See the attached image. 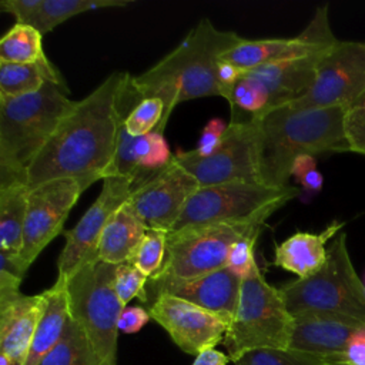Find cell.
<instances>
[{"label": "cell", "mask_w": 365, "mask_h": 365, "mask_svg": "<svg viewBox=\"0 0 365 365\" xmlns=\"http://www.w3.org/2000/svg\"><path fill=\"white\" fill-rule=\"evenodd\" d=\"M141 100L133 76H107L63 118L56 133L27 170V185L34 188L58 178H74L83 192L110 177L123 121Z\"/></svg>", "instance_id": "6da1fadb"}, {"label": "cell", "mask_w": 365, "mask_h": 365, "mask_svg": "<svg viewBox=\"0 0 365 365\" xmlns=\"http://www.w3.org/2000/svg\"><path fill=\"white\" fill-rule=\"evenodd\" d=\"M242 41L235 31L218 30L211 20H200L182 41L133 84L141 98L158 97L165 104V114L155 131L164 133L174 108L184 101L221 96L217 66L224 53Z\"/></svg>", "instance_id": "7a4b0ae2"}, {"label": "cell", "mask_w": 365, "mask_h": 365, "mask_svg": "<svg viewBox=\"0 0 365 365\" xmlns=\"http://www.w3.org/2000/svg\"><path fill=\"white\" fill-rule=\"evenodd\" d=\"M346 110V107L295 110L284 104L254 118L261 182L271 187L289 185L291 168L298 155L346 150L344 134Z\"/></svg>", "instance_id": "3957f363"}, {"label": "cell", "mask_w": 365, "mask_h": 365, "mask_svg": "<svg viewBox=\"0 0 365 365\" xmlns=\"http://www.w3.org/2000/svg\"><path fill=\"white\" fill-rule=\"evenodd\" d=\"M67 86L46 83L38 91L0 98V187L26 182L27 170L76 106Z\"/></svg>", "instance_id": "277c9868"}, {"label": "cell", "mask_w": 365, "mask_h": 365, "mask_svg": "<svg viewBox=\"0 0 365 365\" xmlns=\"http://www.w3.org/2000/svg\"><path fill=\"white\" fill-rule=\"evenodd\" d=\"M292 317L319 315L365 328V285L358 277L341 232L328 247L325 265L314 275L279 287Z\"/></svg>", "instance_id": "5b68a950"}, {"label": "cell", "mask_w": 365, "mask_h": 365, "mask_svg": "<svg viewBox=\"0 0 365 365\" xmlns=\"http://www.w3.org/2000/svg\"><path fill=\"white\" fill-rule=\"evenodd\" d=\"M294 317L279 288L267 282L258 268L241 281L238 304L224 336L232 362L257 349H288Z\"/></svg>", "instance_id": "8992f818"}, {"label": "cell", "mask_w": 365, "mask_h": 365, "mask_svg": "<svg viewBox=\"0 0 365 365\" xmlns=\"http://www.w3.org/2000/svg\"><path fill=\"white\" fill-rule=\"evenodd\" d=\"M115 267L96 259L64 278L70 317L86 332L101 365L117 361L118 318L124 307L114 289Z\"/></svg>", "instance_id": "52a82bcc"}, {"label": "cell", "mask_w": 365, "mask_h": 365, "mask_svg": "<svg viewBox=\"0 0 365 365\" xmlns=\"http://www.w3.org/2000/svg\"><path fill=\"white\" fill-rule=\"evenodd\" d=\"M295 185L271 187L262 182H228L200 187L188 200L170 234L220 222L262 221L298 197Z\"/></svg>", "instance_id": "ba28073f"}, {"label": "cell", "mask_w": 365, "mask_h": 365, "mask_svg": "<svg viewBox=\"0 0 365 365\" xmlns=\"http://www.w3.org/2000/svg\"><path fill=\"white\" fill-rule=\"evenodd\" d=\"M264 224L262 221L220 222L168 234L165 261L155 278L188 279L222 269L227 267L234 242L262 230Z\"/></svg>", "instance_id": "9c48e42d"}, {"label": "cell", "mask_w": 365, "mask_h": 365, "mask_svg": "<svg viewBox=\"0 0 365 365\" xmlns=\"http://www.w3.org/2000/svg\"><path fill=\"white\" fill-rule=\"evenodd\" d=\"M365 94V41H339L318 63L311 88L287 104L295 110L354 107Z\"/></svg>", "instance_id": "30bf717a"}, {"label": "cell", "mask_w": 365, "mask_h": 365, "mask_svg": "<svg viewBox=\"0 0 365 365\" xmlns=\"http://www.w3.org/2000/svg\"><path fill=\"white\" fill-rule=\"evenodd\" d=\"M174 160L198 181L200 187L228 182H261L257 153L255 120L228 123L221 145L208 157L198 158L178 150Z\"/></svg>", "instance_id": "8fae6325"}, {"label": "cell", "mask_w": 365, "mask_h": 365, "mask_svg": "<svg viewBox=\"0 0 365 365\" xmlns=\"http://www.w3.org/2000/svg\"><path fill=\"white\" fill-rule=\"evenodd\" d=\"M81 194L83 190L74 178L51 180L30 190L20 252V259L27 269L63 232L64 222Z\"/></svg>", "instance_id": "7c38bea8"}, {"label": "cell", "mask_w": 365, "mask_h": 365, "mask_svg": "<svg viewBox=\"0 0 365 365\" xmlns=\"http://www.w3.org/2000/svg\"><path fill=\"white\" fill-rule=\"evenodd\" d=\"M137 182L133 177H107L96 201L80 221L64 231L66 244L57 259V277H68L78 267L96 261L97 245L111 215L130 198Z\"/></svg>", "instance_id": "4fadbf2b"}, {"label": "cell", "mask_w": 365, "mask_h": 365, "mask_svg": "<svg viewBox=\"0 0 365 365\" xmlns=\"http://www.w3.org/2000/svg\"><path fill=\"white\" fill-rule=\"evenodd\" d=\"M198 188L194 175L173 158L164 170L134 188L127 204L148 228L170 234Z\"/></svg>", "instance_id": "5bb4252c"}, {"label": "cell", "mask_w": 365, "mask_h": 365, "mask_svg": "<svg viewBox=\"0 0 365 365\" xmlns=\"http://www.w3.org/2000/svg\"><path fill=\"white\" fill-rule=\"evenodd\" d=\"M336 43L338 40L332 34L328 21V7L324 6L315 11L309 24L298 36L289 38H242L241 43L224 53L221 58L244 71H250L269 63L324 53Z\"/></svg>", "instance_id": "9a60e30c"}, {"label": "cell", "mask_w": 365, "mask_h": 365, "mask_svg": "<svg viewBox=\"0 0 365 365\" xmlns=\"http://www.w3.org/2000/svg\"><path fill=\"white\" fill-rule=\"evenodd\" d=\"M150 315L174 344L190 355H198L224 341L228 322L221 317L177 297L158 294L150 305Z\"/></svg>", "instance_id": "2e32d148"}, {"label": "cell", "mask_w": 365, "mask_h": 365, "mask_svg": "<svg viewBox=\"0 0 365 365\" xmlns=\"http://www.w3.org/2000/svg\"><path fill=\"white\" fill-rule=\"evenodd\" d=\"M154 297L168 294L190 301L218 317L224 321H232L238 304L241 279L227 267L201 277L178 279V278H155L148 281Z\"/></svg>", "instance_id": "e0dca14e"}, {"label": "cell", "mask_w": 365, "mask_h": 365, "mask_svg": "<svg viewBox=\"0 0 365 365\" xmlns=\"http://www.w3.org/2000/svg\"><path fill=\"white\" fill-rule=\"evenodd\" d=\"M44 291L36 295L23 292L0 298V354L23 365L43 314Z\"/></svg>", "instance_id": "ac0fdd59"}, {"label": "cell", "mask_w": 365, "mask_h": 365, "mask_svg": "<svg viewBox=\"0 0 365 365\" xmlns=\"http://www.w3.org/2000/svg\"><path fill=\"white\" fill-rule=\"evenodd\" d=\"M356 328L319 315L294 317L291 351L319 358L328 364H346L345 348ZM348 365V364H346Z\"/></svg>", "instance_id": "d6986e66"}, {"label": "cell", "mask_w": 365, "mask_h": 365, "mask_svg": "<svg viewBox=\"0 0 365 365\" xmlns=\"http://www.w3.org/2000/svg\"><path fill=\"white\" fill-rule=\"evenodd\" d=\"M324 53L269 63L247 73L267 88L271 108H275L298 100L311 88Z\"/></svg>", "instance_id": "ffe728a7"}, {"label": "cell", "mask_w": 365, "mask_h": 365, "mask_svg": "<svg viewBox=\"0 0 365 365\" xmlns=\"http://www.w3.org/2000/svg\"><path fill=\"white\" fill-rule=\"evenodd\" d=\"M128 0H3L0 9L14 16L16 23L29 24L43 36L66 20L98 9L125 7Z\"/></svg>", "instance_id": "44dd1931"}, {"label": "cell", "mask_w": 365, "mask_h": 365, "mask_svg": "<svg viewBox=\"0 0 365 365\" xmlns=\"http://www.w3.org/2000/svg\"><path fill=\"white\" fill-rule=\"evenodd\" d=\"M344 222L332 221L321 232H295L275 245L274 265L295 274L299 279L317 274L327 262V242L341 228Z\"/></svg>", "instance_id": "7402d4cb"}, {"label": "cell", "mask_w": 365, "mask_h": 365, "mask_svg": "<svg viewBox=\"0 0 365 365\" xmlns=\"http://www.w3.org/2000/svg\"><path fill=\"white\" fill-rule=\"evenodd\" d=\"M147 225L127 204V201L111 215L97 245V259L120 265L128 262L138 244L145 235Z\"/></svg>", "instance_id": "603a6c76"}, {"label": "cell", "mask_w": 365, "mask_h": 365, "mask_svg": "<svg viewBox=\"0 0 365 365\" xmlns=\"http://www.w3.org/2000/svg\"><path fill=\"white\" fill-rule=\"evenodd\" d=\"M44 294V309L37 324L29 355L23 365H37V362L60 341L70 319L66 279L57 277L56 282L47 288Z\"/></svg>", "instance_id": "cb8c5ba5"}, {"label": "cell", "mask_w": 365, "mask_h": 365, "mask_svg": "<svg viewBox=\"0 0 365 365\" xmlns=\"http://www.w3.org/2000/svg\"><path fill=\"white\" fill-rule=\"evenodd\" d=\"M46 83L66 86L48 58L37 63L0 61V98H13L38 91Z\"/></svg>", "instance_id": "d4e9b609"}, {"label": "cell", "mask_w": 365, "mask_h": 365, "mask_svg": "<svg viewBox=\"0 0 365 365\" xmlns=\"http://www.w3.org/2000/svg\"><path fill=\"white\" fill-rule=\"evenodd\" d=\"M30 188L26 182L0 187V251L20 255Z\"/></svg>", "instance_id": "484cf974"}, {"label": "cell", "mask_w": 365, "mask_h": 365, "mask_svg": "<svg viewBox=\"0 0 365 365\" xmlns=\"http://www.w3.org/2000/svg\"><path fill=\"white\" fill-rule=\"evenodd\" d=\"M37 365H101L83 328L70 317L60 341Z\"/></svg>", "instance_id": "4316f807"}, {"label": "cell", "mask_w": 365, "mask_h": 365, "mask_svg": "<svg viewBox=\"0 0 365 365\" xmlns=\"http://www.w3.org/2000/svg\"><path fill=\"white\" fill-rule=\"evenodd\" d=\"M46 58L43 34L29 24L14 23L0 40V61L37 63Z\"/></svg>", "instance_id": "83f0119b"}, {"label": "cell", "mask_w": 365, "mask_h": 365, "mask_svg": "<svg viewBox=\"0 0 365 365\" xmlns=\"http://www.w3.org/2000/svg\"><path fill=\"white\" fill-rule=\"evenodd\" d=\"M228 104L231 107V120H234L238 113L250 114L251 120L259 118L271 108L267 88L247 71L235 84Z\"/></svg>", "instance_id": "f1b7e54d"}, {"label": "cell", "mask_w": 365, "mask_h": 365, "mask_svg": "<svg viewBox=\"0 0 365 365\" xmlns=\"http://www.w3.org/2000/svg\"><path fill=\"white\" fill-rule=\"evenodd\" d=\"M167 242L168 232L147 228L144 238L138 244L128 262L138 268L150 279H154L164 265L167 255Z\"/></svg>", "instance_id": "f546056e"}, {"label": "cell", "mask_w": 365, "mask_h": 365, "mask_svg": "<svg viewBox=\"0 0 365 365\" xmlns=\"http://www.w3.org/2000/svg\"><path fill=\"white\" fill-rule=\"evenodd\" d=\"M165 114V104L158 97L141 98L123 121L124 128L133 137L147 135L157 130Z\"/></svg>", "instance_id": "4dcf8cb0"}, {"label": "cell", "mask_w": 365, "mask_h": 365, "mask_svg": "<svg viewBox=\"0 0 365 365\" xmlns=\"http://www.w3.org/2000/svg\"><path fill=\"white\" fill-rule=\"evenodd\" d=\"M235 365H344L328 364L319 358L291 349H257L247 352Z\"/></svg>", "instance_id": "1f68e13d"}, {"label": "cell", "mask_w": 365, "mask_h": 365, "mask_svg": "<svg viewBox=\"0 0 365 365\" xmlns=\"http://www.w3.org/2000/svg\"><path fill=\"white\" fill-rule=\"evenodd\" d=\"M147 281H150V278L130 262H124L115 267L114 289L123 307H127L133 298L148 302V291L145 288Z\"/></svg>", "instance_id": "d6a6232c"}, {"label": "cell", "mask_w": 365, "mask_h": 365, "mask_svg": "<svg viewBox=\"0 0 365 365\" xmlns=\"http://www.w3.org/2000/svg\"><path fill=\"white\" fill-rule=\"evenodd\" d=\"M259 232L261 230L240 238L230 250L227 258V268L241 281L259 268L255 261V242L259 237Z\"/></svg>", "instance_id": "836d02e7"}, {"label": "cell", "mask_w": 365, "mask_h": 365, "mask_svg": "<svg viewBox=\"0 0 365 365\" xmlns=\"http://www.w3.org/2000/svg\"><path fill=\"white\" fill-rule=\"evenodd\" d=\"M344 134L346 151L365 155V107H349L344 118Z\"/></svg>", "instance_id": "e575fe53"}, {"label": "cell", "mask_w": 365, "mask_h": 365, "mask_svg": "<svg viewBox=\"0 0 365 365\" xmlns=\"http://www.w3.org/2000/svg\"><path fill=\"white\" fill-rule=\"evenodd\" d=\"M291 177H294L308 194L319 192L324 184V177L317 168L315 157L311 154H301L295 158L291 168Z\"/></svg>", "instance_id": "d590c367"}, {"label": "cell", "mask_w": 365, "mask_h": 365, "mask_svg": "<svg viewBox=\"0 0 365 365\" xmlns=\"http://www.w3.org/2000/svg\"><path fill=\"white\" fill-rule=\"evenodd\" d=\"M228 128V124L221 118H211L202 128L198 144L195 148L188 150L191 155L204 158L217 151V148L221 145L224 134Z\"/></svg>", "instance_id": "8d00e7d4"}, {"label": "cell", "mask_w": 365, "mask_h": 365, "mask_svg": "<svg viewBox=\"0 0 365 365\" xmlns=\"http://www.w3.org/2000/svg\"><path fill=\"white\" fill-rule=\"evenodd\" d=\"M244 74H245V71L241 70L240 67H237L235 64L220 58L218 66H217V80H218V86L221 88V97H224L228 101L235 84L241 80V77Z\"/></svg>", "instance_id": "74e56055"}, {"label": "cell", "mask_w": 365, "mask_h": 365, "mask_svg": "<svg viewBox=\"0 0 365 365\" xmlns=\"http://www.w3.org/2000/svg\"><path fill=\"white\" fill-rule=\"evenodd\" d=\"M151 319L150 311L143 307H124L118 318V331L124 334L138 332Z\"/></svg>", "instance_id": "f35d334b"}, {"label": "cell", "mask_w": 365, "mask_h": 365, "mask_svg": "<svg viewBox=\"0 0 365 365\" xmlns=\"http://www.w3.org/2000/svg\"><path fill=\"white\" fill-rule=\"evenodd\" d=\"M348 365H365V328H356L345 348Z\"/></svg>", "instance_id": "ab89813d"}, {"label": "cell", "mask_w": 365, "mask_h": 365, "mask_svg": "<svg viewBox=\"0 0 365 365\" xmlns=\"http://www.w3.org/2000/svg\"><path fill=\"white\" fill-rule=\"evenodd\" d=\"M230 361L231 359L228 355L215 348H211L195 355L192 365H227Z\"/></svg>", "instance_id": "60d3db41"}, {"label": "cell", "mask_w": 365, "mask_h": 365, "mask_svg": "<svg viewBox=\"0 0 365 365\" xmlns=\"http://www.w3.org/2000/svg\"><path fill=\"white\" fill-rule=\"evenodd\" d=\"M355 106H364V107H365V94L359 98V101H358Z\"/></svg>", "instance_id": "b9f144b4"}, {"label": "cell", "mask_w": 365, "mask_h": 365, "mask_svg": "<svg viewBox=\"0 0 365 365\" xmlns=\"http://www.w3.org/2000/svg\"><path fill=\"white\" fill-rule=\"evenodd\" d=\"M364 285H365V279H364Z\"/></svg>", "instance_id": "7bdbcfd3"}, {"label": "cell", "mask_w": 365, "mask_h": 365, "mask_svg": "<svg viewBox=\"0 0 365 365\" xmlns=\"http://www.w3.org/2000/svg\"><path fill=\"white\" fill-rule=\"evenodd\" d=\"M344 365H346V364H344Z\"/></svg>", "instance_id": "ee69618b"}]
</instances>
